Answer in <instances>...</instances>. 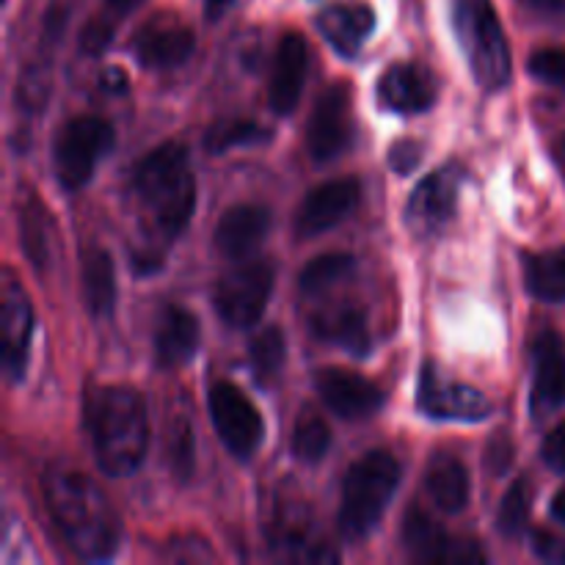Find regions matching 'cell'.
<instances>
[{
  "label": "cell",
  "instance_id": "obj_1",
  "mask_svg": "<svg viewBox=\"0 0 565 565\" xmlns=\"http://www.w3.org/2000/svg\"><path fill=\"white\" fill-rule=\"evenodd\" d=\"M44 500L66 544L83 561H110L119 550V519L105 491L88 475L53 467L42 480Z\"/></svg>",
  "mask_w": 565,
  "mask_h": 565
},
{
  "label": "cell",
  "instance_id": "obj_2",
  "mask_svg": "<svg viewBox=\"0 0 565 565\" xmlns=\"http://www.w3.org/2000/svg\"><path fill=\"white\" fill-rule=\"evenodd\" d=\"M86 425L94 456L110 478H127L141 467L149 447L147 403L130 386H97L86 395Z\"/></svg>",
  "mask_w": 565,
  "mask_h": 565
},
{
  "label": "cell",
  "instance_id": "obj_3",
  "mask_svg": "<svg viewBox=\"0 0 565 565\" xmlns=\"http://www.w3.org/2000/svg\"><path fill=\"white\" fill-rule=\"evenodd\" d=\"M132 188L158 235L163 241L180 237L196 207V180L188 163V149L169 141L149 152L132 171Z\"/></svg>",
  "mask_w": 565,
  "mask_h": 565
},
{
  "label": "cell",
  "instance_id": "obj_4",
  "mask_svg": "<svg viewBox=\"0 0 565 565\" xmlns=\"http://www.w3.org/2000/svg\"><path fill=\"white\" fill-rule=\"evenodd\" d=\"M452 25L475 81L497 92L511 81V47L491 0H452Z\"/></svg>",
  "mask_w": 565,
  "mask_h": 565
},
{
  "label": "cell",
  "instance_id": "obj_5",
  "mask_svg": "<svg viewBox=\"0 0 565 565\" xmlns=\"http://www.w3.org/2000/svg\"><path fill=\"white\" fill-rule=\"evenodd\" d=\"M401 486V463L386 450H373L348 469L342 489L340 530L348 539H364L379 527Z\"/></svg>",
  "mask_w": 565,
  "mask_h": 565
},
{
  "label": "cell",
  "instance_id": "obj_6",
  "mask_svg": "<svg viewBox=\"0 0 565 565\" xmlns=\"http://www.w3.org/2000/svg\"><path fill=\"white\" fill-rule=\"evenodd\" d=\"M114 125L103 116H75L55 138V174L66 191H81L94 177L99 160L114 149Z\"/></svg>",
  "mask_w": 565,
  "mask_h": 565
},
{
  "label": "cell",
  "instance_id": "obj_7",
  "mask_svg": "<svg viewBox=\"0 0 565 565\" xmlns=\"http://www.w3.org/2000/svg\"><path fill=\"white\" fill-rule=\"evenodd\" d=\"M274 292V265L268 259H252L221 276L215 285V312L232 329H248L259 323Z\"/></svg>",
  "mask_w": 565,
  "mask_h": 565
},
{
  "label": "cell",
  "instance_id": "obj_8",
  "mask_svg": "<svg viewBox=\"0 0 565 565\" xmlns=\"http://www.w3.org/2000/svg\"><path fill=\"white\" fill-rule=\"evenodd\" d=\"M210 417H213L218 439L235 458H252L263 445L265 425L257 406L237 390L232 381H215L210 386Z\"/></svg>",
  "mask_w": 565,
  "mask_h": 565
},
{
  "label": "cell",
  "instance_id": "obj_9",
  "mask_svg": "<svg viewBox=\"0 0 565 565\" xmlns=\"http://www.w3.org/2000/svg\"><path fill=\"white\" fill-rule=\"evenodd\" d=\"M403 544L419 563L467 565L489 561L478 541L450 535L419 508H408L406 519H403Z\"/></svg>",
  "mask_w": 565,
  "mask_h": 565
},
{
  "label": "cell",
  "instance_id": "obj_10",
  "mask_svg": "<svg viewBox=\"0 0 565 565\" xmlns=\"http://www.w3.org/2000/svg\"><path fill=\"white\" fill-rule=\"evenodd\" d=\"M351 141V86L331 83L318 97L309 119L307 147L318 163L340 158Z\"/></svg>",
  "mask_w": 565,
  "mask_h": 565
},
{
  "label": "cell",
  "instance_id": "obj_11",
  "mask_svg": "<svg viewBox=\"0 0 565 565\" xmlns=\"http://www.w3.org/2000/svg\"><path fill=\"white\" fill-rule=\"evenodd\" d=\"M417 406L428 417L456 419V423H480L491 414V403L475 386L445 379L430 364L419 375Z\"/></svg>",
  "mask_w": 565,
  "mask_h": 565
},
{
  "label": "cell",
  "instance_id": "obj_12",
  "mask_svg": "<svg viewBox=\"0 0 565 565\" xmlns=\"http://www.w3.org/2000/svg\"><path fill=\"white\" fill-rule=\"evenodd\" d=\"M193 31L177 14H158L143 22L132 36L136 58L147 70H174L193 53Z\"/></svg>",
  "mask_w": 565,
  "mask_h": 565
},
{
  "label": "cell",
  "instance_id": "obj_13",
  "mask_svg": "<svg viewBox=\"0 0 565 565\" xmlns=\"http://www.w3.org/2000/svg\"><path fill=\"white\" fill-rule=\"evenodd\" d=\"M318 395L342 419H367L384 406V392L364 375L340 367H323L315 375Z\"/></svg>",
  "mask_w": 565,
  "mask_h": 565
},
{
  "label": "cell",
  "instance_id": "obj_14",
  "mask_svg": "<svg viewBox=\"0 0 565 565\" xmlns=\"http://www.w3.org/2000/svg\"><path fill=\"white\" fill-rule=\"evenodd\" d=\"M359 196H362V182L356 177H340V180L323 182L303 199L301 210H298V232L303 237H315L320 232L331 230V226H337L353 213Z\"/></svg>",
  "mask_w": 565,
  "mask_h": 565
},
{
  "label": "cell",
  "instance_id": "obj_15",
  "mask_svg": "<svg viewBox=\"0 0 565 565\" xmlns=\"http://www.w3.org/2000/svg\"><path fill=\"white\" fill-rule=\"evenodd\" d=\"M533 395L530 408L539 417L565 406V345L557 331H541L533 340Z\"/></svg>",
  "mask_w": 565,
  "mask_h": 565
},
{
  "label": "cell",
  "instance_id": "obj_16",
  "mask_svg": "<svg viewBox=\"0 0 565 565\" xmlns=\"http://www.w3.org/2000/svg\"><path fill=\"white\" fill-rule=\"evenodd\" d=\"M458 207V174L456 171H436L428 174L406 204V221L417 235H430L441 230L456 215Z\"/></svg>",
  "mask_w": 565,
  "mask_h": 565
},
{
  "label": "cell",
  "instance_id": "obj_17",
  "mask_svg": "<svg viewBox=\"0 0 565 565\" xmlns=\"http://www.w3.org/2000/svg\"><path fill=\"white\" fill-rule=\"evenodd\" d=\"M33 312L25 290L17 285L11 274L3 279V367L9 381H20L25 375L28 351H31Z\"/></svg>",
  "mask_w": 565,
  "mask_h": 565
},
{
  "label": "cell",
  "instance_id": "obj_18",
  "mask_svg": "<svg viewBox=\"0 0 565 565\" xmlns=\"http://www.w3.org/2000/svg\"><path fill=\"white\" fill-rule=\"evenodd\" d=\"M436 94L439 86L430 70L412 61L390 66L379 81L381 105L395 114H423L436 103Z\"/></svg>",
  "mask_w": 565,
  "mask_h": 565
},
{
  "label": "cell",
  "instance_id": "obj_19",
  "mask_svg": "<svg viewBox=\"0 0 565 565\" xmlns=\"http://www.w3.org/2000/svg\"><path fill=\"white\" fill-rule=\"evenodd\" d=\"M307 64L309 50L303 36L285 33L279 47H276L268 83V103L276 114H290L298 105L303 92V77H307Z\"/></svg>",
  "mask_w": 565,
  "mask_h": 565
},
{
  "label": "cell",
  "instance_id": "obj_20",
  "mask_svg": "<svg viewBox=\"0 0 565 565\" xmlns=\"http://www.w3.org/2000/svg\"><path fill=\"white\" fill-rule=\"evenodd\" d=\"M270 541L285 561H337V552L315 533L312 516L298 505H285L276 513Z\"/></svg>",
  "mask_w": 565,
  "mask_h": 565
},
{
  "label": "cell",
  "instance_id": "obj_21",
  "mask_svg": "<svg viewBox=\"0 0 565 565\" xmlns=\"http://www.w3.org/2000/svg\"><path fill=\"white\" fill-rule=\"evenodd\" d=\"M20 243L39 274H47L58 257V230L50 210L31 191L20 193Z\"/></svg>",
  "mask_w": 565,
  "mask_h": 565
},
{
  "label": "cell",
  "instance_id": "obj_22",
  "mask_svg": "<svg viewBox=\"0 0 565 565\" xmlns=\"http://www.w3.org/2000/svg\"><path fill=\"white\" fill-rule=\"evenodd\" d=\"M270 230V213L263 204H235L215 226V246L226 257H246Z\"/></svg>",
  "mask_w": 565,
  "mask_h": 565
},
{
  "label": "cell",
  "instance_id": "obj_23",
  "mask_svg": "<svg viewBox=\"0 0 565 565\" xmlns=\"http://www.w3.org/2000/svg\"><path fill=\"white\" fill-rule=\"evenodd\" d=\"M199 320L182 307H166L154 331V359L160 367H180L199 351Z\"/></svg>",
  "mask_w": 565,
  "mask_h": 565
},
{
  "label": "cell",
  "instance_id": "obj_24",
  "mask_svg": "<svg viewBox=\"0 0 565 565\" xmlns=\"http://www.w3.org/2000/svg\"><path fill=\"white\" fill-rule=\"evenodd\" d=\"M318 28L342 55H356L375 28V14L364 3H340L320 11Z\"/></svg>",
  "mask_w": 565,
  "mask_h": 565
},
{
  "label": "cell",
  "instance_id": "obj_25",
  "mask_svg": "<svg viewBox=\"0 0 565 565\" xmlns=\"http://www.w3.org/2000/svg\"><path fill=\"white\" fill-rule=\"evenodd\" d=\"M315 337L331 342L337 348H345L353 356H367L370 353V329L367 318L356 307H334L323 309L312 318Z\"/></svg>",
  "mask_w": 565,
  "mask_h": 565
},
{
  "label": "cell",
  "instance_id": "obj_26",
  "mask_svg": "<svg viewBox=\"0 0 565 565\" xmlns=\"http://www.w3.org/2000/svg\"><path fill=\"white\" fill-rule=\"evenodd\" d=\"M425 489L445 513H461L469 505V494H472L467 467L447 452L434 456L428 475H425Z\"/></svg>",
  "mask_w": 565,
  "mask_h": 565
},
{
  "label": "cell",
  "instance_id": "obj_27",
  "mask_svg": "<svg viewBox=\"0 0 565 565\" xmlns=\"http://www.w3.org/2000/svg\"><path fill=\"white\" fill-rule=\"evenodd\" d=\"M83 298L94 318H108L116 307V270L114 259L105 248L88 246L81 259Z\"/></svg>",
  "mask_w": 565,
  "mask_h": 565
},
{
  "label": "cell",
  "instance_id": "obj_28",
  "mask_svg": "<svg viewBox=\"0 0 565 565\" xmlns=\"http://www.w3.org/2000/svg\"><path fill=\"white\" fill-rule=\"evenodd\" d=\"M524 279L527 290L539 301L563 303L565 301V248L527 254L524 257Z\"/></svg>",
  "mask_w": 565,
  "mask_h": 565
},
{
  "label": "cell",
  "instance_id": "obj_29",
  "mask_svg": "<svg viewBox=\"0 0 565 565\" xmlns=\"http://www.w3.org/2000/svg\"><path fill=\"white\" fill-rule=\"evenodd\" d=\"M166 463L180 483H188L196 469V441H193L191 419L185 414H171L166 425Z\"/></svg>",
  "mask_w": 565,
  "mask_h": 565
},
{
  "label": "cell",
  "instance_id": "obj_30",
  "mask_svg": "<svg viewBox=\"0 0 565 565\" xmlns=\"http://www.w3.org/2000/svg\"><path fill=\"white\" fill-rule=\"evenodd\" d=\"M270 132L254 119H221L204 132V147L207 152H230L235 147H252V143L268 141Z\"/></svg>",
  "mask_w": 565,
  "mask_h": 565
},
{
  "label": "cell",
  "instance_id": "obj_31",
  "mask_svg": "<svg viewBox=\"0 0 565 565\" xmlns=\"http://www.w3.org/2000/svg\"><path fill=\"white\" fill-rule=\"evenodd\" d=\"M331 430L326 419L315 412H301L292 428V456L303 463H318L329 452Z\"/></svg>",
  "mask_w": 565,
  "mask_h": 565
},
{
  "label": "cell",
  "instance_id": "obj_32",
  "mask_svg": "<svg viewBox=\"0 0 565 565\" xmlns=\"http://www.w3.org/2000/svg\"><path fill=\"white\" fill-rule=\"evenodd\" d=\"M285 356H287V342H285V334H281V329L268 326L265 331H259L252 342L254 379L265 386L274 384L276 375L281 373Z\"/></svg>",
  "mask_w": 565,
  "mask_h": 565
},
{
  "label": "cell",
  "instance_id": "obj_33",
  "mask_svg": "<svg viewBox=\"0 0 565 565\" xmlns=\"http://www.w3.org/2000/svg\"><path fill=\"white\" fill-rule=\"evenodd\" d=\"M356 268V259L351 254H323V257L312 259L307 268L301 270V290L303 292H323L340 279H345L351 270Z\"/></svg>",
  "mask_w": 565,
  "mask_h": 565
},
{
  "label": "cell",
  "instance_id": "obj_34",
  "mask_svg": "<svg viewBox=\"0 0 565 565\" xmlns=\"http://www.w3.org/2000/svg\"><path fill=\"white\" fill-rule=\"evenodd\" d=\"M530 505H533V491L524 480H516V483L508 489L505 500H502L500 513H497V527H500L502 535H522L527 530L530 519Z\"/></svg>",
  "mask_w": 565,
  "mask_h": 565
},
{
  "label": "cell",
  "instance_id": "obj_35",
  "mask_svg": "<svg viewBox=\"0 0 565 565\" xmlns=\"http://www.w3.org/2000/svg\"><path fill=\"white\" fill-rule=\"evenodd\" d=\"M530 72L539 81L565 88V47H541L530 55Z\"/></svg>",
  "mask_w": 565,
  "mask_h": 565
},
{
  "label": "cell",
  "instance_id": "obj_36",
  "mask_svg": "<svg viewBox=\"0 0 565 565\" xmlns=\"http://www.w3.org/2000/svg\"><path fill=\"white\" fill-rule=\"evenodd\" d=\"M114 33H116V25L110 17H94V20H88L86 28H83L81 50H86V53L92 55L103 53V50L114 42Z\"/></svg>",
  "mask_w": 565,
  "mask_h": 565
},
{
  "label": "cell",
  "instance_id": "obj_37",
  "mask_svg": "<svg viewBox=\"0 0 565 565\" xmlns=\"http://www.w3.org/2000/svg\"><path fill=\"white\" fill-rule=\"evenodd\" d=\"M513 452H516V447H513V439L505 430H500V434L489 441V447H486V467H489V472L494 475V478H500V475H505L508 469H511Z\"/></svg>",
  "mask_w": 565,
  "mask_h": 565
},
{
  "label": "cell",
  "instance_id": "obj_38",
  "mask_svg": "<svg viewBox=\"0 0 565 565\" xmlns=\"http://www.w3.org/2000/svg\"><path fill=\"white\" fill-rule=\"evenodd\" d=\"M419 160H423V143L412 141V138H403V141H397L390 149V166L395 171H401V174H408V171L417 169Z\"/></svg>",
  "mask_w": 565,
  "mask_h": 565
},
{
  "label": "cell",
  "instance_id": "obj_39",
  "mask_svg": "<svg viewBox=\"0 0 565 565\" xmlns=\"http://www.w3.org/2000/svg\"><path fill=\"white\" fill-rule=\"evenodd\" d=\"M47 86H50V81H47V75H44V72H28L25 77H22V83H20V94H22V103L25 105H31L33 110H39L42 108V105H47Z\"/></svg>",
  "mask_w": 565,
  "mask_h": 565
},
{
  "label": "cell",
  "instance_id": "obj_40",
  "mask_svg": "<svg viewBox=\"0 0 565 565\" xmlns=\"http://www.w3.org/2000/svg\"><path fill=\"white\" fill-rule=\"evenodd\" d=\"M171 561H202V557H207V561H213V552H210V546L204 544V541H196V539H174L169 544V555Z\"/></svg>",
  "mask_w": 565,
  "mask_h": 565
},
{
  "label": "cell",
  "instance_id": "obj_41",
  "mask_svg": "<svg viewBox=\"0 0 565 565\" xmlns=\"http://www.w3.org/2000/svg\"><path fill=\"white\" fill-rule=\"evenodd\" d=\"M533 546L539 552V557H544V561L565 563V539H561V535H552L541 530V533H535Z\"/></svg>",
  "mask_w": 565,
  "mask_h": 565
},
{
  "label": "cell",
  "instance_id": "obj_42",
  "mask_svg": "<svg viewBox=\"0 0 565 565\" xmlns=\"http://www.w3.org/2000/svg\"><path fill=\"white\" fill-rule=\"evenodd\" d=\"M544 461L552 469H565V423L557 425L550 436L544 439Z\"/></svg>",
  "mask_w": 565,
  "mask_h": 565
},
{
  "label": "cell",
  "instance_id": "obj_43",
  "mask_svg": "<svg viewBox=\"0 0 565 565\" xmlns=\"http://www.w3.org/2000/svg\"><path fill=\"white\" fill-rule=\"evenodd\" d=\"M99 86H103V92L121 94L127 92V75L121 70H116V66H110V70H105L103 75H99Z\"/></svg>",
  "mask_w": 565,
  "mask_h": 565
},
{
  "label": "cell",
  "instance_id": "obj_44",
  "mask_svg": "<svg viewBox=\"0 0 565 565\" xmlns=\"http://www.w3.org/2000/svg\"><path fill=\"white\" fill-rule=\"evenodd\" d=\"M552 516H555L557 522L565 524V486L561 491H557L555 500H552Z\"/></svg>",
  "mask_w": 565,
  "mask_h": 565
},
{
  "label": "cell",
  "instance_id": "obj_45",
  "mask_svg": "<svg viewBox=\"0 0 565 565\" xmlns=\"http://www.w3.org/2000/svg\"><path fill=\"white\" fill-rule=\"evenodd\" d=\"M232 3H235V0H204V6H207V14H210V17L224 14V11L230 9Z\"/></svg>",
  "mask_w": 565,
  "mask_h": 565
},
{
  "label": "cell",
  "instance_id": "obj_46",
  "mask_svg": "<svg viewBox=\"0 0 565 565\" xmlns=\"http://www.w3.org/2000/svg\"><path fill=\"white\" fill-rule=\"evenodd\" d=\"M105 3H108L110 11H116V14H125V11H130L132 6H138L141 0H105Z\"/></svg>",
  "mask_w": 565,
  "mask_h": 565
},
{
  "label": "cell",
  "instance_id": "obj_47",
  "mask_svg": "<svg viewBox=\"0 0 565 565\" xmlns=\"http://www.w3.org/2000/svg\"><path fill=\"white\" fill-rule=\"evenodd\" d=\"M527 3L539 6V9H565V0H527Z\"/></svg>",
  "mask_w": 565,
  "mask_h": 565
},
{
  "label": "cell",
  "instance_id": "obj_48",
  "mask_svg": "<svg viewBox=\"0 0 565 565\" xmlns=\"http://www.w3.org/2000/svg\"><path fill=\"white\" fill-rule=\"evenodd\" d=\"M563 152H565V138H563Z\"/></svg>",
  "mask_w": 565,
  "mask_h": 565
}]
</instances>
